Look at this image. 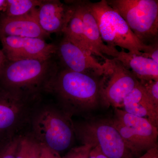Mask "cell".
Segmentation results:
<instances>
[{"mask_svg":"<svg viewBox=\"0 0 158 158\" xmlns=\"http://www.w3.org/2000/svg\"><path fill=\"white\" fill-rule=\"evenodd\" d=\"M106 80L102 76L59 69L49 82L45 93L52 94L62 110L73 116L85 115L102 104Z\"/></svg>","mask_w":158,"mask_h":158,"instance_id":"obj_1","label":"cell"},{"mask_svg":"<svg viewBox=\"0 0 158 158\" xmlns=\"http://www.w3.org/2000/svg\"><path fill=\"white\" fill-rule=\"evenodd\" d=\"M72 117L56 103L43 101L34 111L28 133L40 144L60 154L73 144L75 135Z\"/></svg>","mask_w":158,"mask_h":158,"instance_id":"obj_2","label":"cell"},{"mask_svg":"<svg viewBox=\"0 0 158 158\" xmlns=\"http://www.w3.org/2000/svg\"><path fill=\"white\" fill-rule=\"evenodd\" d=\"M43 94L0 86V143L28 133L34 111L43 101Z\"/></svg>","mask_w":158,"mask_h":158,"instance_id":"obj_3","label":"cell"},{"mask_svg":"<svg viewBox=\"0 0 158 158\" xmlns=\"http://www.w3.org/2000/svg\"><path fill=\"white\" fill-rule=\"evenodd\" d=\"M59 69L56 56L44 60L7 59L0 68V86L8 89L45 93L46 87Z\"/></svg>","mask_w":158,"mask_h":158,"instance_id":"obj_4","label":"cell"},{"mask_svg":"<svg viewBox=\"0 0 158 158\" xmlns=\"http://www.w3.org/2000/svg\"><path fill=\"white\" fill-rule=\"evenodd\" d=\"M88 8L95 18L102 39L111 47H119L130 53L141 55L149 45L142 44L131 31L126 22L106 0L93 2L86 1Z\"/></svg>","mask_w":158,"mask_h":158,"instance_id":"obj_5","label":"cell"},{"mask_svg":"<svg viewBox=\"0 0 158 158\" xmlns=\"http://www.w3.org/2000/svg\"><path fill=\"white\" fill-rule=\"evenodd\" d=\"M145 45L158 41L157 0H106Z\"/></svg>","mask_w":158,"mask_h":158,"instance_id":"obj_6","label":"cell"},{"mask_svg":"<svg viewBox=\"0 0 158 158\" xmlns=\"http://www.w3.org/2000/svg\"><path fill=\"white\" fill-rule=\"evenodd\" d=\"M75 135L82 144L98 147L109 158H134L112 119H99L74 123Z\"/></svg>","mask_w":158,"mask_h":158,"instance_id":"obj_7","label":"cell"},{"mask_svg":"<svg viewBox=\"0 0 158 158\" xmlns=\"http://www.w3.org/2000/svg\"><path fill=\"white\" fill-rule=\"evenodd\" d=\"M111 119L134 156L139 155L158 145V127L146 118L114 108V117Z\"/></svg>","mask_w":158,"mask_h":158,"instance_id":"obj_8","label":"cell"},{"mask_svg":"<svg viewBox=\"0 0 158 158\" xmlns=\"http://www.w3.org/2000/svg\"><path fill=\"white\" fill-rule=\"evenodd\" d=\"M56 45V56L61 68L98 76L106 74L109 66L108 58L102 64L94 56L64 37Z\"/></svg>","mask_w":158,"mask_h":158,"instance_id":"obj_9","label":"cell"},{"mask_svg":"<svg viewBox=\"0 0 158 158\" xmlns=\"http://www.w3.org/2000/svg\"><path fill=\"white\" fill-rule=\"evenodd\" d=\"M106 80L102 92V104L121 109L126 96L139 81L132 73L116 58L108 59Z\"/></svg>","mask_w":158,"mask_h":158,"instance_id":"obj_10","label":"cell"},{"mask_svg":"<svg viewBox=\"0 0 158 158\" xmlns=\"http://www.w3.org/2000/svg\"><path fill=\"white\" fill-rule=\"evenodd\" d=\"M3 54L9 61L47 60L56 56V45L44 40L18 37H1Z\"/></svg>","mask_w":158,"mask_h":158,"instance_id":"obj_11","label":"cell"},{"mask_svg":"<svg viewBox=\"0 0 158 158\" xmlns=\"http://www.w3.org/2000/svg\"><path fill=\"white\" fill-rule=\"evenodd\" d=\"M73 6L65 1L42 0L34 14L43 31L49 34L63 33L74 13Z\"/></svg>","mask_w":158,"mask_h":158,"instance_id":"obj_12","label":"cell"},{"mask_svg":"<svg viewBox=\"0 0 158 158\" xmlns=\"http://www.w3.org/2000/svg\"><path fill=\"white\" fill-rule=\"evenodd\" d=\"M68 1L73 5L81 18L85 36L94 56L101 57L104 60L107 58L105 55L112 58L118 56L119 51L115 48L106 45L103 41L96 19L88 8L86 0Z\"/></svg>","mask_w":158,"mask_h":158,"instance_id":"obj_13","label":"cell"},{"mask_svg":"<svg viewBox=\"0 0 158 158\" xmlns=\"http://www.w3.org/2000/svg\"><path fill=\"white\" fill-rule=\"evenodd\" d=\"M34 10L30 14L20 17H7L1 13L0 38L18 37L44 40L49 37L50 34L43 31L39 26L34 15Z\"/></svg>","mask_w":158,"mask_h":158,"instance_id":"obj_14","label":"cell"},{"mask_svg":"<svg viewBox=\"0 0 158 158\" xmlns=\"http://www.w3.org/2000/svg\"><path fill=\"white\" fill-rule=\"evenodd\" d=\"M121 109L130 114L146 118L158 127V108L147 96L140 82L125 98Z\"/></svg>","mask_w":158,"mask_h":158,"instance_id":"obj_15","label":"cell"},{"mask_svg":"<svg viewBox=\"0 0 158 158\" xmlns=\"http://www.w3.org/2000/svg\"><path fill=\"white\" fill-rule=\"evenodd\" d=\"M116 59L131 71L139 81H158V64L152 59L123 49Z\"/></svg>","mask_w":158,"mask_h":158,"instance_id":"obj_16","label":"cell"},{"mask_svg":"<svg viewBox=\"0 0 158 158\" xmlns=\"http://www.w3.org/2000/svg\"><path fill=\"white\" fill-rule=\"evenodd\" d=\"M74 13L71 18L65 31L62 33L63 37H65L71 42L84 50L87 51L94 56L93 50L85 36L81 18L75 8H74Z\"/></svg>","mask_w":158,"mask_h":158,"instance_id":"obj_17","label":"cell"},{"mask_svg":"<svg viewBox=\"0 0 158 158\" xmlns=\"http://www.w3.org/2000/svg\"><path fill=\"white\" fill-rule=\"evenodd\" d=\"M42 0H6V9L1 13L9 17L24 16L31 13Z\"/></svg>","mask_w":158,"mask_h":158,"instance_id":"obj_18","label":"cell"},{"mask_svg":"<svg viewBox=\"0 0 158 158\" xmlns=\"http://www.w3.org/2000/svg\"><path fill=\"white\" fill-rule=\"evenodd\" d=\"M41 144L29 133L22 137L16 158H40Z\"/></svg>","mask_w":158,"mask_h":158,"instance_id":"obj_19","label":"cell"},{"mask_svg":"<svg viewBox=\"0 0 158 158\" xmlns=\"http://www.w3.org/2000/svg\"><path fill=\"white\" fill-rule=\"evenodd\" d=\"M22 136H16L1 142L0 158H16Z\"/></svg>","mask_w":158,"mask_h":158,"instance_id":"obj_20","label":"cell"},{"mask_svg":"<svg viewBox=\"0 0 158 158\" xmlns=\"http://www.w3.org/2000/svg\"><path fill=\"white\" fill-rule=\"evenodd\" d=\"M139 82L143 86L147 96L158 108V81L150 80Z\"/></svg>","mask_w":158,"mask_h":158,"instance_id":"obj_21","label":"cell"},{"mask_svg":"<svg viewBox=\"0 0 158 158\" xmlns=\"http://www.w3.org/2000/svg\"><path fill=\"white\" fill-rule=\"evenodd\" d=\"M91 148L92 147L90 145L82 144L79 147L71 148L62 158H89Z\"/></svg>","mask_w":158,"mask_h":158,"instance_id":"obj_22","label":"cell"},{"mask_svg":"<svg viewBox=\"0 0 158 158\" xmlns=\"http://www.w3.org/2000/svg\"><path fill=\"white\" fill-rule=\"evenodd\" d=\"M141 56L152 59L158 64V41L150 44L145 52H141Z\"/></svg>","mask_w":158,"mask_h":158,"instance_id":"obj_23","label":"cell"},{"mask_svg":"<svg viewBox=\"0 0 158 158\" xmlns=\"http://www.w3.org/2000/svg\"><path fill=\"white\" fill-rule=\"evenodd\" d=\"M40 158H62L59 153L41 144Z\"/></svg>","mask_w":158,"mask_h":158,"instance_id":"obj_24","label":"cell"},{"mask_svg":"<svg viewBox=\"0 0 158 158\" xmlns=\"http://www.w3.org/2000/svg\"><path fill=\"white\" fill-rule=\"evenodd\" d=\"M89 158H109L98 147L92 148L89 153Z\"/></svg>","mask_w":158,"mask_h":158,"instance_id":"obj_25","label":"cell"},{"mask_svg":"<svg viewBox=\"0 0 158 158\" xmlns=\"http://www.w3.org/2000/svg\"><path fill=\"white\" fill-rule=\"evenodd\" d=\"M138 158H158V145L147 151L144 154Z\"/></svg>","mask_w":158,"mask_h":158,"instance_id":"obj_26","label":"cell"},{"mask_svg":"<svg viewBox=\"0 0 158 158\" xmlns=\"http://www.w3.org/2000/svg\"><path fill=\"white\" fill-rule=\"evenodd\" d=\"M6 60H7V59H6L5 55L3 54L2 51V50L0 49V68L2 67Z\"/></svg>","mask_w":158,"mask_h":158,"instance_id":"obj_27","label":"cell"},{"mask_svg":"<svg viewBox=\"0 0 158 158\" xmlns=\"http://www.w3.org/2000/svg\"><path fill=\"white\" fill-rule=\"evenodd\" d=\"M6 0H0V11L4 12L6 9Z\"/></svg>","mask_w":158,"mask_h":158,"instance_id":"obj_28","label":"cell"}]
</instances>
